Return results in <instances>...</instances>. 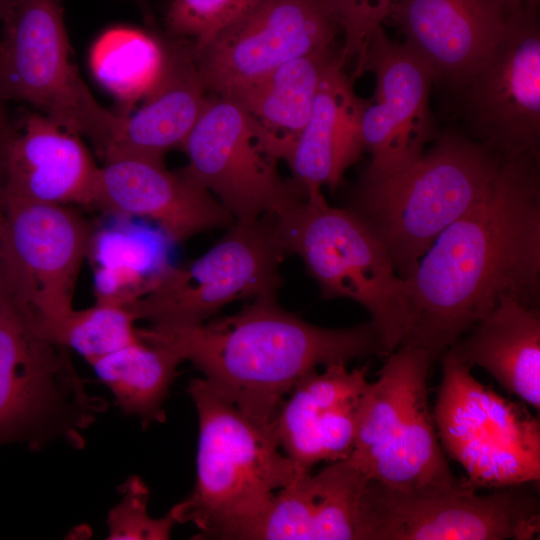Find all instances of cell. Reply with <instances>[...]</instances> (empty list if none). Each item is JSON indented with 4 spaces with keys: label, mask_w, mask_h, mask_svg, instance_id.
Masks as SVG:
<instances>
[{
    "label": "cell",
    "mask_w": 540,
    "mask_h": 540,
    "mask_svg": "<svg viewBox=\"0 0 540 540\" xmlns=\"http://www.w3.org/2000/svg\"><path fill=\"white\" fill-rule=\"evenodd\" d=\"M404 280L402 343L435 360L502 297L539 309V156L504 160L485 195L438 235Z\"/></svg>",
    "instance_id": "cell-1"
},
{
    "label": "cell",
    "mask_w": 540,
    "mask_h": 540,
    "mask_svg": "<svg viewBox=\"0 0 540 540\" xmlns=\"http://www.w3.org/2000/svg\"><path fill=\"white\" fill-rule=\"evenodd\" d=\"M138 335L192 363L218 394L261 424H273L286 396L318 366L389 355L370 321L320 327L284 309L277 295L256 297L216 320L150 325Z\"/></svg>",
    "instance_id": "cell-2"
},
{
    "label": "cell",
    "mask_w": 540,
    "mask_h": 540,
    "mask_svg": "<svg viewBox=\"0 0 540 540\" xmlns=\"http://www.w3.org/2000/svg\"><path fill=\"white\" fill-rule=\"evenodd\" d=\"M503 161L465 133L445 132L405 168L364 173L350 208L406 279L438 235L485 195Z\"/></svg>",
    "instance_id": "cell-3"
},
{
    "label": "cell",
    "mask_w": 540,
    "mask_h": 540,
    "mask_svg": "<svg viewBox=\"0 0 540 540\" xmlns=\"http://www.w3.org/2000/svg\"><path fill=\"white\" fill-rule=\"evenodd\" d=\"M187 392L198 418L196 480L169 512L198 530L195 539L231 540L275 492L307 471L282 451L273 424L251 419L202 377L191 379Z\"/></svg>",
    "instance_id": "cell-4"
},
{
    "label": "cell",
    "mask_w": 540,
    "mask_h": 540,
    "mask_svg": "<svg viewBox=\"0 0 540 540\" xmlns=\"http://www.w3.org/2000/svg\"><path fill=\"white\" fill-rule=\"evenodd\" d=\"M278 239L298 256L323 299L363 306L390 354L404 341L409 321L405 280L371 227L350 207L330 206L321 190L274 214Z\"/></svg>",
    "instance_id": "cell-5"
},
{
    "label": "cell",
    "mask_w": 540,
    "mask_h": 540,
    "mask_svg": "<svg viewBox=\"0 0 540 540\" xmlns=\"http://www.w3.org/2000/svg\"><path fill=\"white\" fill-rule=\"evenodd\" d=\"M433 356L402 343L369 382L356 415L347 458L368 479L396 489L454 486L429 407L427 377Z\"/></svg>",
    "instance_id": "cell-6"
},
{
    "label": "cell",
    "mask_w": 540,
    "mask_h": 540,
    "mask_svg": "<svg viewBox=\"0 0 540 540\" xmlns=\"http://www.w3.org/2000/svg\"><path fill=\"white\" fill-rule=\"evenodd\" d=\"M107 409L105 398L88 391L70 350L34 333L0 288V446L82 449L84 432Z\"/></svg>",
    "instance_id": "cell-7"
},
{
    "label": "cell",
    "mask_w": 540,
    "mask_h": 540,
    "mask_svg": "<svg viewBox=\"0 0 540 540\" xmlns=\"http://www.w3.org/2000/svg\"><path fill=\"white\" fill-rule=\"evenodd\" d=\"M0 38V100L26 101L100 153L122 116L92 96L71 59L60 0H9Z\"/></svg>",
    "instance_id": "cell-8"
},
{
    "label": "cell",
    "mask_w": 540,
    "mask_h": 540,
    "mask_svg": "<svg viewBox=\"0 0 540 540\" xmlns=\"http://www.w3.org/2000/svg\"><path fill=\"white\" fill-rule=\"evenodd\" d=\"M433 418L443 451L471 487L504 488L540 479V422L526 406L479 382L443 353Z\"/></svg>",
    "instance_id": "cell-9"
},
{
    "label": "cell",
    "mask_w": 540,
    "mask_h": 540,
    "mask_svg": "<svg viewBox=\"0 0 540 540\" xmlns=\"http://www.w3.org/2000/svg\"><path fill=\"white\" fill-rule=\"evenodd\" d=\"M92 238L89 224L68 205L3 204L0 287L27 326L50 342L75 310Z\"/></svg>",
    "instance_id": "cell-10"
},
{
    "label": "cell",
    "mask_w": 540,
    "mask_h": 540,
    "mask_svg": "<svg viewBox=\"0 0 540 540\" xmlns=\"http://www.w3.org/2000/svg\"><path fill=\"white\" fill-rule=\"evenodd\" d=\"M531 484L480 495L466 481L407 490L368 479L361 540L535 539L540 530V503Z\"/></svg>",
    "instance_id": "cell-11"
},
{
    "label": "cell",
    "mask_w": 540,
    "mask_h": 540,
    "mask_svg": "<svg viewBox=\"0 0 540 540\" xmlns=\"http://www.w3.org/2000/svg\"><path fill=\"white\" fill-rule=\"evenodd\" d=\"M285 256L274 214L249 222L234 221L199 258L177 268L167 267L151 289L128 308L136 320L150 325H198L236 300L277 295Z\"/></svg>",
    "instance_id": "cell-12"
},
{
    "label": "cell",
    "mask_w": 540,
    "mask_h": 540,
    "mask_svg": "<svg viewBox=\"0 0 540 540\" xmlns=\"http://www.w3.org/2000/svg\"><path fill=\"white\" fill-rule=\"evenodd\" d=\"M465 134L502 159L540 155V25L525 8L478 66L450 88Z\"/></svg>",
    "instance_id": "cell-13"
},
{
    "label": "cell",
    "mask_w": 540,
    "mask_h": 540,
    "mask_svg": "<svg viewBox=\"0 0 540 540\" xmlns=\"http://www.w3.org/2000/svg\"><path fill=\"white\" fill-rule=\"evenodd\" d=\"M188 158L181 171L211 192L235 221L276 214L304 199L284 179L256 122L233 101L207 93L194 127L180 147Z\"/></svg>",
    "instance_id": "cell-14"
},
{
    "label": "cell",
    "mask_w": 540,
    "mask_h": 540,
    "mask_svg": "<svg viewBox=\"0 0 540 540\" xmlns=\"http://www.w3.org/2000/svg\"><path fill=\"white\" fill-rule=\"evenodd\" d=\"M338 31L322 0H252L193 48L194 62L206 92L224 96L290 60L334 48Z\"/></svg>",
    "instance_id": "cell-15"
},
{
    "label": "cell",
    "mask_w": 540,
    "mask_h": 540,
    "mask_svg": "<svg viewBox=\"0 0 540 540\" xmlns=\"http://www.w3.org/2000/svg\"><path fill=\"white\" fill-rule=\"evenodd\" d=\"M375 75L372 100L361 117L365 151L371 160L365 173L388 174L405 168L424 153L434 138L429 98L435 77L406 44L391 40L382 27L369 37L355 76Z\"/></svg>",
    "instance_id": "cell-16"
},
{
    "label": "cell",
    "mask_w": 540,
    "mask_h": 540,
    "mask_svg": "<svg viewBox=\"0 0 540 540\" xmlns=\"http://www.w3.org/2000/svg\"><path fill=\"white\" fill-rule=\"evenodd\" d=\"M0 104V182L5 203L93 206L99 170L74 134L46 115L12 123Z\"/></svg>",
    "instance_id": "cell-17"
},
{
    "label": "cell",
    "mask_w": 540,
    "mask_h": 540,
    "mask_svg": "<svg viewBox=\"0 0 540 540\" xmlns=\"http://www.w3.org/2000/svg\"><path fill=\"white\" fill-rule=\"evenodd\" d=\"M93 206L122 216L156 222L165 235L183 242L228 228L235 220L207 189L166 168L163 159L116 156L100 167Z\"/></svg>",
    "instance_id": "cell-18"
},
{
    "label": "cell",
    "mask_w": 540,
    "mask_h": 540,
    "mask_svg": "<svg viewBox=\"0 0 540 540\" xmlns=\"http://www.w3.org/2000/svg\"><path fill=\"white\" fill-rule=\"evenodd\" d=\"M368 478L348 459L307 471L274 493L241 525L238 540H361L362 500Z\"/></svg>",
    "instance_id": "cell-19"
},
{
    "label": "cell",
    "mask_w": 540,
    "mask_h": 540,
    "mask_svg": "<svg viewBox=\"0 0 540 540\" xmlns=\"http://www.w3.org/2000/svg\"><path fill=\"white\" fill-rule=\"evenodd\" d=\"M369 365L347 369L334 363L303 377L274 419L282 451L301 469L321 461L345 459L352 451L356 415L368 385Z\"/></svg>",
    "instance_id": "cell-20"
},
{
    "label": "cell",
    "mask_w": 540,
    "mask_h": 540,
    "mask_svg": "<svg viewBox=\"0 0 540 540\" xmlns=\"http://www.w3.org/2000/svg\"><path fill=\"white\" fill-rule=\"evenodd\" d=\"M388 20L432 71L453 88L501 38L506 16L490 0H400Z\"/></svg>",
    "instance_id": "cell-21"
},
{
    "label": "cell",
    "mask_w": 540,
    "mask_h": 540,
    "mask_svg": "<svg viewBox=\"0 0 540 540\" xmlns=\"http://www.w3.org/2000/svg\"><path fill=\"white\" fill-rule=\"evenodd\" d=\"M339 56L325 70L309 119L285 162L293 182L305 193L335 188L364 149L359 98Z\"/></svg>",
    "instance_id": "cell-22"
},
{
    "label": "cell",
    "mask_w": 540,
    "mask_h": 540,
    "mask_svg": "<svg viewBox=\"0 0 540 540\" xmlns=\"http://www.w3.org/2000/svg\"><path fill=\"white\" fill-rule=\"evenodd\" d=\"M165 43L167 60L161 79L143 105L120 125L103 153L105 160L123 155L163 159L181 147L194 127L207 98L199 78L192 44L172 37Z\"/></svg>",
    "instance_id": "cell-23"
},
{
    "label": "cell",
    "mask_w": 540,
    "mask_h": 540,
    "mask_svg": "<svg viewBox=\"0 0 540 540\" xmlns=\"http://www.w3.org/2000/svg\"><path fill=\"white\" fill-rule=\"evenodd\" d=\"M444 353L485 369L508 393L540 410V312L502 297Z\"/></svg>",
    "instance_id": "cell-24"
},
{
    "label": "cell",
    "mask_w": 540,
    "mask_h": 540,
    "mask_svg": "<svg viewBox=\"0 0 540 540\" xmlns=\"http://www.w3.org/2000/svg\"><path fill=\"white\" fill-rule=\"evenodd\" d=\"M339 56L334 47L290 60L221 97L247 112L271 153L285 161L306 126L325 70Z\"/></svg>",
    "instance_id": "cell-25"
},
{
    "label": "cell",
    "mask_w": 540,
    "mask_h": 540,
    "mask_svg": "<svg viewBox=\"0 0 540 540\" xmlns=\"http://www.w3.org/2000/svg\"><path fill=\"white\" fill-rule=\"evenodd\" d=\"M182 363L171 349L139 339L88 364L126 415L143 428L166 419L164 403Z\"/></svg>",
    "instance_id": "cell-26"
},
{
    "label": "cell",
    "mask_w": 540,
    "mask_h": 540,
    "mask_svg": "<svg viewBox=\"0 0 540 540\" xmlns=\"http://www.w3.org/2000/svg\"><path fill=\"white\" fill-rule=\"evenodd\" d=\"M165 43L135 28L116 27L94 43L90 63L97 80L119 100L133 104L157 85L166 66Z\"/></svg>",
    "instance_id": "cell-27"
},
{
    "label": "cell",
    "mask_w": 540,
    "mask_h": 540,
    "mask_svg": "<svg viewBox=\"0 0 540 540\" xmlns=\"http://www.w3.org/2000/svg\"><path fill=\"white\" fill-rule=\"evenodd\" d=\"M136 321L127 306L97 302L75 309L59 328L55 343L90 362L138 340Z\"/></svg>",
    "instance_id": "cell-28"
},
{
    "label": "cell",
    "mask_w": 540,
    "mask_h": 540,
    "mask_svg": "<svg viewBox=\"0 0 540 540\" xmlns=\"http://www.w3.org/2000/svg\"><path fill=\"white\" fill-rule=\"evenodd\" d=\"M121 499L108 512L106 539L166 540L176 521L168 512L154 518L148 512L150 491L139 476H130L118 487Z\"/></svg>",
    "instance_id": "cell-29"
},
{
    "label": "cell",
    "mask_w": 540,
    "mask_h": 540,
    "mask_svg": "<svg viewBox=\"0 0 540 540\" xmlns=\"http://www.w3.org/2000/svg\"><path fill=\"white\" fill-rule=\"evenodd\" d=\"M251 1L172 0L166 26L170 36L188 40L198 49L237 18Z\"/></svg>",
    "instance_id": "cell-30"
},
{
    "label": "cell",
    "mask_w": 540,
    "mask_h": 540,
    "mask_svg": "<svg viewBox=\"0 0 540 540\" xmlns=\"http://www.w3.org/2000/svg\"><path fill=\"white\" fill-rule=\"evenodd\" d=\"M343 32L344 43L340 57L344 64L353 58L356 63L363 55L370 35L388 20L400 0H322Z\"/></svg>",
    "instance_id": "cell-31"
},
{
    "label": "cell",
    "mask_w": 540,
    "mask_h": 540,
    "mask_svg": "<svg viewBox=\"0 0 540 540\" xmlns=\"http://www.w3.org/2000/svg\"><path fill=\"white\" fill-rule=\"evenodd\" d=\"M504 15H508L525 8V0H490Z\"/></svg>",
    "instance_id": "cell-32"
},
{
    "label": "cell",
    "mask_w": 540,
    "mask_h": 540,
    "mask_svg": "<svg viewBox=\"0 0 540 540\" xmlns=\"http://www.w3.org/2000/svg\"><path fill=\"white\" fill-rule=\"evenodd\" d=\"M8 4H9V0H0V21H2L6 13Z\"/></svg>",
    "instance_id": "cell-33"
},
{
    "label": "cell",
    "mask_w": 540,
    "mask_h": 540,
    "mask_svg": "<svg viewBox=\"0 0 540 540\" xmlns=\"http://www.w3.org/2000/svg\"><path fill=\"white\" fill-rule=\"evenodd\" d=\"M3 101L0 100V104ZM3 212V201H2V188H1V182H0V214Z\"/></svg>",
    "instance_id": "cell-34"
},
{
    "label": "cell",
    "mask_w": 540,
    "mask_h": 540,
    "mask_svg": "<svg viewBox=\"0 0 540 540\" xmlns=\"http://www.w3.org/2000/svg\"><path fill=\"white\" fill-rule=\"evenodd\" d=\"M3 212L0 214V258H1V229H2Z\"/></svg>",
    "instance_id": "cell-35"
}]
</instances>
